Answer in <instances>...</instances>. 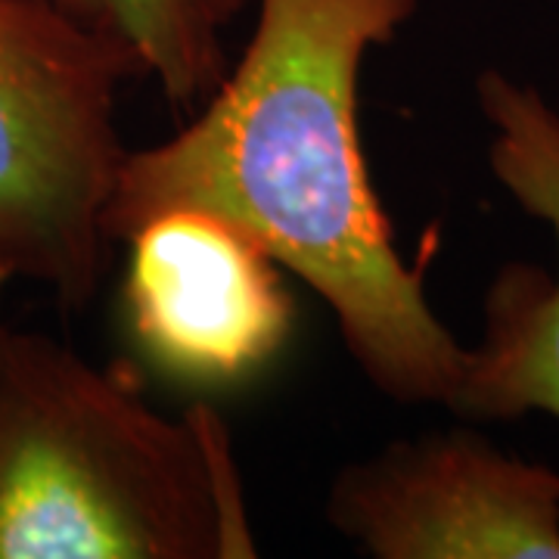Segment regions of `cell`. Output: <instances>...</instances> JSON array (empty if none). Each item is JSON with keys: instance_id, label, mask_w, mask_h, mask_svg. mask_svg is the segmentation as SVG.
Instances as JSON below:
<instances>
[{"instance_id": "obj_8", "label": "cell", "mask_w": 559, "mask_h": 559, "mask_svg": "<svg viewBox=\"0 0 559 559\" xmlns=\"http://www.w3.org/2000/svg\"><path fill=\"white\" fill-rule=\"evenodd\" d=\"M7 289H10V283L0 280V333H3V326H7V320H3V296H7Z\"/></svg>"}, {"instance_id": "obj_3", "label": "cell", "mask_w": 559, "mask_h": 559, "mask_svg": "<svg viewBox=\"0 0 559 559\" xmlns=\"http://www.w3.org/2000/svg\"><path fill=\"white\" fill-rule=\"evenodd\" d=\"M146 75L124 40L53 0H0V280L66 311L106 274L109 205L131 146L121 91Z\"/></svg>"}, {"instance_id": "obj_7", "label": "cell", "mask_w": 559, "mask_h": 559, "mask_svg": "<svg viewBox=\"0 0 559 559\" xmlns=\"http://www.w3.org/2000/svg\"><path fill=\"white\" fill-rule=\"evenodd\" d=\"M124 40L175 109H200L230 72L227 35L252 0H53Z\"/></svg>"}, {"instance_id": "obj_1", "label": "cell", "mask_w": 559, "mask_h": 559, "mask_svg": "<svg viewBox=\"0 0 559 559\" xmlns=\"http://www.w3.org/2000/svg\"><path fill=\"white\" fill-rule=\"evenodd\" d=\"M255 25L178 134L131 150L109 205L124 242L162 212L240 227L314 289L370 385L395 404L454 411L469 348L404 261L360 140V72L419 0H252Z\"/></svg>"}, {"instance_id": "obj_4", "label": "cell", "mask_w": 559, "mask_h": 559, "mask_svg": "<svg viewBox=\"0 0 559 559\" xmlns=\"http://www.w3.org/2000/svg\"><path fill=\"white\" fill-rule=\"evenodd\" d=\"M326 522L373 559H559V469L454 426L342 466Z\"/></svg>"}, {"instance_id": "obj_5", "label": "cell", "mask_w": 559, "mask_h": 559, "mask_svg": "<svg viewBox=\"0 0 559 559\" xmlns=\"http://www.w3.org/2000/svg\"><path fill=\"white\" fill-rule=\"evenodd\" d=\"M124 246V330L162 377L234 389L283 355L296 326L283 267L240 227L202 209H175Z\"/></svg>"}, {"instance_id": "obj_6", "label": "cell", "mask_w": 559, "mask_h": 559, "mask_svg": "<svg viewBox=\"0 0 559 559\" xmlns=\"http://www.w3.org/2000/svg\"><path fill=\"white\" fill-rule=\"evenodd\" d=\"M476 106L491 128L488 168L525 215L557 242V274L507 264L485 293V326L451 414L466 423L559 419V97L500 69L476 75Z\"/></svg>"}, {"instance_id": "obj_2", "label": "cell", "mask_w": 559, "mask_h": 559, "mask_svg": "<svg viewBox=\"0 0 559 559\" xmlns=\"http://www.w3.org/2000/svg\"><path fill=\"white\" fill-rule=\"evenodd\" d=\"M230 432L44 333H0V559H252Z\"/></svg>"}]
</instances>
